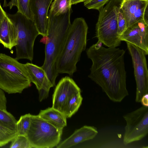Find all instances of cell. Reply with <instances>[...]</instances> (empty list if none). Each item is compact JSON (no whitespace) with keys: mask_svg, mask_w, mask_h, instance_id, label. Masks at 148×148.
Segmentation results:
<instances>
[{"mask_svg":"<svg viewBox=\"0 0 148 148\" xmlns=\"http://www.w3.org/2000/svg\"><path fill=\"white\" fill-rule=\"evenodd\" d=\"M102 44L98 41L86 51L92 62L88 77L111 100L120 102L129 95L124 61L125 51L116 47L106 48Z\"/></svg>","mask_w":148,"mask_h":148,"instance_id":"6da1fadb","label":"cell"},{"mask_svg":"<svg viewBox=\"0 0 148 148\" xmlns=\"http://www.w3.org/2000/svg\"><path fill=\"white\" fill-rule=\"evenodd\" d=\"M71 9L58 15L48 13V35L45 36V58L41 66L46 72L54 86L58 75L56 69V63L64 43L71 24Z\"/></svg>","mask_w":148,"mask_h":148,"instance_id":"7a4b0ae2","label":"cell"},{"mask_svg":"<svg viewBox=\"0 0 148 148\" xmlns=\"http://www.w3.org/2000/svg\"><path fill=\"white\" fill-rule=\"evenodd\" d=\"M88 26L85 19L77 18L70 25L61 52L56 63L57 73L72 76L77 70L82 52L86 48Z\"/></svg>","mask_w":148,"mask_h":148,"instance_id":"3957f363","label":"cell"},{"mask_svg":"<svg viewBox=\"0 0 148 148\" xmlns=\"http://www.w3.org/2000/svg\"><path fill=\"white\" fill-rule=\"evenodd\" d=\"M31 83L25 64L0 53V89L9 94L21 93Z\"/></svg>","mask_w":148,"mask_h":148,"instance_id":"277c9868","label":"cell"},{"mask_svg":"<svg viewBox=\"0 0 148 148\" xmlns=\"http://www.w3.org/2000/svg\"><path fill=\"white\" fill-rule=\"evenodd\" d=\"M122 1V0H110L99 10L96 37L108 47H117L121 44L118 34V19Z\"/></svg>","mask_w":148,"mask_h":148,"instance_id":"5b68a950","label":"cell"},{"mask_svg":"<svg viewBox=\"0 0 148 148\" xmlns=\"http://www.w3.org/2000/svg\"><path fill=\"white\" fill-rule=\"evenodd\" d=\"M7 15L17 34L15 58L17 60L26 59L32 62L33 59L34 42L39 35L35 24L32 20L17 12L14 14Z\"/></svg>","mask_w":148,"mask_h":148,"instance_id":"8992f818","label":"cell"},{"mask_svg":"<svg viewBox=\"0 0 148 148\" xmlns=\"http://www.w3.org/2000/svg\"><path fill=\"white\" fill-rule=\"evenodd\" d=\"M62 130L38 115H32L30 125L26 136L32 148H51L59 143Z\"/></svg>","mask_w":148,"mask_h":148,"instance_id":"52a82bcc","label":"cell"},{"mask_svg":"<svg viewBox=\"0 0 148 148\" xmlns=\"http://www.w3.org/2000/svg\"><path fill=\"white\" fill-rule=\"evenodd\" d=\"M123 117L126 123L123 143L125 145L142 139L148 133V107L143 106Z\"/></svg>","mask_w":148,"mask_h":148,"instance_id":"ba28073f","label":"cell"},{"mask_svg":"<svg viewBox=\"0 0 148 148\" xmlns=\"http://www.w3.org/2000/svg\"><path fill=\"white\" fill-rule=\"evenodd\" d=\"M126 42L134 69L136 87L135 101L139 103L142 97L148 93V70L146 54L141 49Z\"/></svg>","mask_w":148,"mask_h":148,"instance_id":"9c48e42d","label":"cell"},{"mask_svg":"<svg viewBox=\"0 0 148 148\" xmlns=\"http://www.w3.org/2000/svg\"><path fill=\"white\" fill-rule=\"evenodd\" d=\"M81 91L80 88L70 77L62 78L56 86L52 97V106L64 114L68 102L75 93Z\"/></svg>","mask_w":148,"mask_h":148,"instance_id":"30bf717a","label":"cell"},{"mask_svg":"<svg viewBox=\"0 0 148 148\" xmlns=\"http://www.w3.org/2000/svg\"><path fill=\"white\" fill-rule=\"evenodd\" d=\"M53 0H29V8L33 21L39 34L48 35V10Z\"/></svg>","mask_w":148,"mask_h":148,"instance_id":"8fae6325","label":"cell"},{"mask_svg":"<svg viewBox=\"0 0 148 148\" xmlns=\"http://www.w3.org/2000/svg\"><path fill=\"white\" fill-rule=\"evenodd\" d=\"M121 41L130 43L148 54V24L144 21L137 22L127 28L119 36Z\"/></svg>","mask_w":148,"mask_h":148,"instance_id":"7c38bea8","label":"cell"},{"mask_svg":"<svg viewBox=\"0 0 148 148\" xmlns=\"http://www.w3.org/2000/svg\"><path fill=\"white\" fill-rule=\"evenodd\" d=\"M148 5V0H122L120 9L125 17L127 28L139 21L146 23L145 15Z\"/></svg>","mask_w":148,"mask_h":148,"instance_id":"4fadbf2b","label":"cell"},{"mask_svg":"<svg viewBox=\"0 0 148 148\" xmlns=\"http://www.w3.org/2000/svg\"><path fill=\"white\" fill-rule=\"evenodd\" d=\"M25 66L31 82L36 86L41 101L47 98L50 88L53 86L44 69L32 63L27 62Z\"/></svg>","mask_w":148,"mask_h":148,"instance_id":"5bb4252c","label":"cell"},{"mask_svg":"<svg viewBox=\"0 0 148 148\" xmlns=\"http://www.w3.org/2000/svg\"><path fill=\"white\" fill-rule=\"evenodd\" d=\"M98 132L93 126L84 125L76 130L69 137L57 146V148H68L79 143L94 138Z\"/></svg>","mask_w":148,"mask_h":148,"instance_id":"9a60e30c","label":"cell"},{"mask_svg":"<svg viewBox=\"0 0 148 148\" xmlns=\"http://www.w3.org/2000/svg\"><path fill=\"white\" fill-rule=\"evenodd\" d=\"M17 34L15 27L8 16L0 23V43L10 50L17 45Z\"/></svg>","mask_w":148,"mask_h":148,"instance_id":"2e32d148","label":"cell"},{"mask_svg":"<svg viewBox=\"0 0 148 148\" xmlns=\"http://www.w3.org/2000/svg\"><path fill=\"white\" fill-rule=\"evenodd\" d=\"M38 115L58 129L63 130L67 125L65 115L52 107L41 110Z\"/></svg>","mask_w":148,"mask_h":148,"instance_id":"e0dca14e","label":"cell"},{"mask_svg":"<svg viewBox=\"0 0 148 148\" xmlns=\"http://www.w3.org/2000/svg\"><path fill=\"white\" fill-rule=\"evenodd\" d=\"M82 100L81 91L75 93L72 97L67 103L64 112L67 118H70L78 111Z\"/></svg>","mask_w":148,"mask_h":148,"instance_id":"ac0fdd59","label":"cell"},{"mask_svg":"<svg viewBox=\"0 0 148 148\" xmlns=\"http://www.w3.org/2000/svg\"><path fill=\"white\" fill-rule=\"evenodd\" d=\"M71 0H54L49 13L53 15L64 13L71 10Z\"/></svg>","mask_w":148,"mask_h":148,"instance_id":"d6986e66","label":"cell"},{"mask_svg":"<svg viewBox=\"0 0 148 148\" xmlns=\"http://www.w3.org/2000/svg\"><path fill=\"white\" fill-rule=\"evenodd\" d=\"M17 121L14 116L6 109L0 108V125L16 132Z\"/></svg>","mask_w":148,"mask_h":148,"instance_id":"ffe728a7","label":"cell"},{"mask_svg":"<svg viewBox=\"0 0 148 148\" xmlns=\"http://www.w3.org/2000/svg\"><path fill=\"white\" fill-rule=\"evenodd\" d=\"M31 116L32 114L29 113L20 116L16 123L17 135L26 136L30 125Z\"/></svg>","mask_w":148,"mask_h":148,"instance_id":"44dd1931","label":"cell"},{"mask_svg":"<svg viewBox=\"0 0 148 148\" xmlns=\"http://www.w3.org/2000/svg\"><path fill=\"white\" fill-rule=\"evenodd\" d=\"M17 135L16 132L0 125V147L10 142Z\"/></svg>","mask_w":148,"mask_h":148,"instance_id":"7402d4cb","label":"cell"},{"mask_svg":"<svg viewBox=\"0 0 148 148\" xmlns=\"http://www.w3.org/2000/svg\"><path fill=\"white\" fill-rule=\"evenodd\" d=\"M10 148H31L29 141L26 136L17 135L11 141Z\"/></svg>","mask_w":148,"mask_h":148,"instance_id":"603a6c76","label":"cell"},{"mask_svg":"<svg viewBox=\"0 0 148 148\" xmlns=\"http://www.w3.org/2000/svg\"><path fill=\"white\" fill-rule=\"evenodd\" d=\"M17 12L33 21L29 8V0H16Z\"/></svg>","mask_w":148,"mask_h":148,"instance_id":"cb8c5ba5","label":"cell"},{"mask_svg":"<svg viewBox=\"0 0 148 148\" xmlns=\"http://www.w3.org/2000/svg\"><path fill=\"white\" fill-rule=\"evenodd\" d=\"M110 0H86L84 1V5L89 9L99 10Z\"/></svg>","mask_w":148,"mask_h":148,"instance_id":"d4e9b609","label":"cell"},{"mask_svg":"<svg viewBox=\"0 0 148 148\" xmlns=\"http://www.w3.org/2000/svg\"><path fill=\"white\" fill-rule=\"evenodd\" d=\"M118 34H122L127 29L126 20L122 10L120 9L118 19Z\"/></svg>","mask_w":148,"mask_h":148,"instance_id":"484cf974","label":"cell"},{"mask_svg":"<svg viewBox=\"0 0 148 148\" xmlns=\"http://www.w3.org/2000/svg\"><path fill=\"white\" fill-rule=\"evenodd\" d=\"M7 99L4 92L0 89V108L6 109Z\"/></svg>","mask_w":148,"mask_h":148,"instance_id":"4316f807","label":"cell"},{"mask_svg":"<svg viewBox=\"0 0 148 148\" xmlns=\"http://www.w3.org/2000/svg\"><path fill=\"white\" fill-rule=\"evenodd\" d=\"M140 102L143 106L148 107V93L146 94L142 97Z\"/></svg>","mask_w":148,"mask_h":148,"instance_id":"83f0119b","label":"cell"},{"mask_svg":"<svg viewBox=\"0 0 148 148\" xmlns=\"http://www.w3.org/2000/svg\"><path fill=\"white\" fill-rule=\"evenodd\" d=\"M7 16V14L3 10L0 3V23L3 19Z\"/></svg>","mask_w":148,"mask_h":148,"instance_id":"f1b7e54d","label":"cell"},{"mask_svg":"<svg viewBox=\"0 0 148 148\" xmlns=\"http://www.w3.org/2000/svg\"><path fill=\"white\" fill-rule=\"evenodd\" d=\"M16 6V0H11L6 5V6L9 7L10 9L12 8L13 6Z\"/></svg>","mask_w":148,"mask_h":148,"instance_id":"f546056e","label":"cell"},{"mask_svg":"<svg viewBox=\"0 0 148 148\" xmlns=\"http://www.w3.org/2000/svg\"><path fill=\"white\" fill-rule=\"evenodd\" d=\"M86 0H71V3L72 5L74 4H76L77 3L84 2Z\"/></svg>","mask_w":148,"mask_h":148,"instance_id":"4dcf8cb0","label":"cell"}]
</instances>
